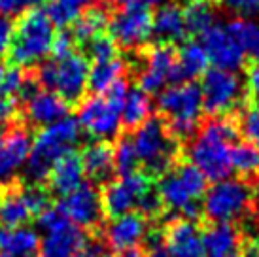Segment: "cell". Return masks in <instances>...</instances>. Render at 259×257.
<instances>
[{
	"mask_svg": "<svg viewBox=\"0 0 259 257\" xmlns=\"http://www.w3.org/2000/svg\"><path fill=\"white\" fill-rule=\"evenodd\" d=\"M70 108L72 106L59 95L46 91V89H38L36 93H32L21 104V115L32 128L50 127L53 123L65 119Z\"/></svg>",
	"mask_w": 259,
	"mask_h": 257,
	"instance_id": "obj_20",
	"label": "cell"
},
{
	"mask_svg": "<svg viewBox=\"0 0 259 257\" xmlns=\"http://www.w3.org/2000/svg\"><path fill=\"white\" fill-rule=\"evenodd\" d=\"M0 138H2V131H0Z\"/></svg>",
	"mask_w": 259,
	"mask_h": 257,
	"instance_id": "obj_53",
	"label": "cell"
},
{
	"mask_svg": "<svg viewBox=\"0 0 259 257\" xmlns=\"http://www.w3.org/2000/svg\"><path fill=\"white\" fill-rule=\"evenodd\" d=\"M32 142V127L23 115L6 125L0 138V186L15 180V172L29 159Z\"/></svg>",
	"mask_w": 259,
	"mask_h": 257,
	"instance_id": "obj_15",
	"label": "cell"
},
{
	"mask_svg": "<svg viewBox=\"0 0 259 257\" xmlns=\"http://www.w3.org/2000/svg\"><path fill=\"white\" fill-rule=\"evenodd\" d=\"M12 36H14V21L8 15H0V59L8 55Z\"/></svg>",
	"mask_w": 259,
	"mask_h": 257,
	"instance_id": "obj_42",
	"label": "cell"
},
{
	"mask_svg": "<svg viewBox=\"0 0 259 257\" xmlns=\"http://www.w3.org/2000/svg\"><path fill=\"white\" fill-rule=\"evenodd\" d=\"M123 76H129L127 59L115 57L106 63H93V66L89 68L87 89L93 95H104Z\"/></svg>",
	"mask_w": 259,
	"mask_h": 257,
	"instance_id": "obj_28",
	"label": "cell"
},
{
	"mask_svg": "<svg viewBox=\"0 0 259 257\" xmlns=\"http://www.w3.org/2000/svg\"><path fill=\"white\" fill-rule=\"evenodd\" d=\"M165 246L172 257H206L199 223L174 218L163 223Z\"/></svg>",
	"mask_w": 259,
	"mask_h": 257,
	"instance_id": "obj_19",
	"label": "cell"
},
{
	"mask_svg": "<svg viewBox=\"0 0 259 257\" xmlns=\"http://www.w3.org/2000/svg\"><path fill=\"white\" fill-rule=\"evenodd\" d=\"M79 51L85 55L87 61H93V63H106V61L119 57V48H117V44L114 42V38L108 32L93 38Z\"/></svg>",
	"mask_w": 259,
	"mask_h": 257,
	"instance_id": "obj_36",
	"label": "cell"
},
{
	"mask_svg": "<svg viewBox=\"0 0 259 257\" xmlns=\"http://www.w3.org/2000/svg\"><path fill=\"white\" fill-rule=\"evenodd\" d=\"M53 23L46 10L30 6L23 10L14 21V36L8 50V64L19 68H34L44 61L53 46Z\"/></svg>",
	"mask_w": 259,
	"mask_h": 257,
	"instance_id": "obj_3",
	"label": "cell"
},
{
	"mask_svg": "<svg viewBox=\"0 0 259 257\" xmlns=\"http://www.w3.org/2000/svg\"><path fill=\"white\" fill-rule=\"evenodd\" d=\"M135 59L129 63V74H133L138 89L144 93H157L159 89L172 81V74L178 61V46L174 44H148L133 53Z\"/></svg>",
	"mask_w": 259,
	"mask_h": 257,
	"instance_id": "obj_9",
	"label": "cell"
},
{
	"mask_svg": "<svg viewBox=\"0 0 259 257\" xmlns=\"http://www.w3.org/2000/svg\"><path fill=\"white\" fill-rule=\"evenodd\" d=\"M165 0H138V4H142L146 8H153V6H161Z\"/></svg>",
	"mask_w": 259,
	"mask_h": 257,
	"instance_id": "obj_49",
	"label": "cell"
},
{
	"mask_svg": "<svg viewBox=\"0 0 259 257\" xmlns=\"http://www.w3.org/2000/svg\"><path fill=\"white\" fill-rule=\"evenodd\" d=\"M202 38V48L208 55V61L216 68L222 70L235 72L238 68L246 66V55L240 50L237 40L229 34V30L222 27V25H212L206 32L201 34Z\"/></svg>",
	"mask_w": 259,
	"mask_h": 257,
	"instance_id": "obj_18",
	"label": "cell"
},
{
	"mask_svg": "<svg viewBox=\"0 0 259 257\" xmlns=\"http://www.w3.org/2000/svg\"><path fill=\"white\" fill-rule=\"evenodd\" d=\"M0 257H10V255H6V253H0Z\"/></svg>",
	"mask_w": 259,
	"mask_h": 257,
	"instance_id": "obj_52",
	"label": "cell"
},
{
	"mask_svg": "<svg viewBox=\"0 0 259 257\" xmlns=\"http://www.w3.org/2000/svg\"><path fill=\"white\" fill-rule=\"evenodd\" d=\"M129 135L131 133H121V135H117L114 142L115 174H119V176H127V174L137 172L140 168L137 150H135V144H133Z\"/></svg>",
	"mask_w": 259,
	"mask_h": 257,
	"instance_id": "obj_34",
	"label": "cell"
},
{
	"mask_svg": "<svg viewBox=\"0 0 259 257\" xmlns=\"http://www.w3.org/2000/svg\"><path fill=\"white\" fill-rule=\"evenodd\" d=\"M108 32L119 50L135 53L150 42V36L153 34V14L142 4L115 10L110 19Z\"/></svg>",
	"mask_w": 259,
	"mask_h": 257,
	"instance_id": "obj_12",
	"label": "cell"
},
{
	"mask_svg": "<svg viewBox=\"0 0 259 257\" xmlns=\"http://www.w3.org/2000/svg\"><path fill=\"white\" fill-rule=\"evenodd\" d=\"M144 257H172L170 251L166 250L165 244H157L151 248H144Z\"/></svg>",
	"mask_w": 259,
	"mask_h": 257,
	"instance_id": "obj_47",
	"label": "cell"
},
{
	"mask_svg": "<svg viewBox=\"0 0 259 257\" xmlns=\"http://www.w3.org/2000/svg\"><path fill=\"white\" fill-rule=\"evenodd\" d=\"M208 180L195 164L182 157L165 176L159 180V193L166 212H176L180 218L202 223V204Z\"/></svg>",
	"mask_w": 259,
	"mask_h": 257,
	"instance_id": "obj_2",
	"label": "cell"
},
{
	"mask_svg": "<svg viewBox=\"0 0 259 257\" xmlns=\"http://www.w3.org/2000/svg\"><path fill=\"white\" fill-rule=\"evenodd\" d=\"M21 193L32 216L44 214L53 204V195L46 184H29L21 180Z\"/></svg>",
	"mask_w": 259,
	"mask_h": 257,
	"instance_id": "obj_35",
	"label": "cell"
},
{
	"mask_svg": "<svg viewBox=\"0 0 259 257\" xmlns=\"http://www.w3.org/2000/svg\"><path fill=\"white\" fill-rule=\"evenodd\" d=\"M151 117V99L142 89H131L121 110L123 133H135Z\"/></svg>",
	"mask_w": 259,
	"mask_h": 257,
	"instance_id": "obj_29",
	"label": "cell"
},
{
	"mask_svg": "<svg viewBox=\"0 0 259 257\" xmlns=\"http://www.w3.org/2000/svg\"><path fill=\"white\" fill-rule=\"evenodd\" d=\"M148 229H150V222L144 216L138 212H129L115 220H108V223H104L101 235L97 236H101L106 248L115 253H121L129 248L140 246Z\"/></svg>",
	"mask_w": 259,
	"mask_h": 257,
	"instance_id": "obj_17",
	"label": "cell"
},
{
	"mask_svg": "<svg viewBox=\"0 0 259 257\" xmlns=\"http://www.w3.org/2000/svg\"><path fill=\"white\" fill-rule=\"evenodd\" d=\"M201 91L206 117L237 114L248 104V95L237 74L216 66L202 74Z\"/></svg>",
	"mask_w": 259,
	"mask_h": 257,
	"instance_id": "obj_10",
	"label": "cell"
},
{
	"mask_svg": "<svg viewBox=\"0 0 259 257\" xmlns=\"http://www.w3.org/2000/svg\"><path fill=\"white\" fill-rule=\"evenodd\" d=\"M79 127L87 131V135L97 140L117 138L121 131V110L115 108L104 95L85 97L78 106Z\"/></svg>",
	"mask_w": 259,
	"mask_h": 257,
	"instance_id": "obj_16",
	"label": "cell"
},
{
	"mask_svg": "<svg viewBox=\"0 0 259 257\" xmlns=\"http://www.w3.org/2000/svg\"><path fill=\"white\" fill-rule=\"evenodd\" d=\"M38 248H40V236L36 231L30 227H17L8 229L2 253L10 257H34Z\"/></svg>",
	"mask_w": 259,
	"mask_h": 257,
	"instance_id": "obj_32",
	"label": "cell"
},
{
	"mask_svg": "<svg viewBox=\"0 0 259 257\" xmlns=\"http://www.w3.org/2000/svg\"><path fill=\"white\" fill-rule=\"evenodd\" d=\"M216 4L218 0H187L186 6L182 8L187 34L201 36L214 25Z\"/></svg>",
	"mask_w": 259,
	"mask_h": 257,
	"instance_id": "obj_30",
	"label": "cell"
},
{
	"mask_svg": "<svg viewBox=\"0 0 259 257\" xmlns=\"http://www.w3.org/2000/svg\"><path fill=\"white\" fill-rule=\"evenodd\" d=\"M34 216L30 214L21 193V180L15 178L10 184L0 186V227H25Z\"/></svg>",
	"mask_w": 259,
	"mask_h": 257,
	"instance_id": "obj_25",
	"label": "cell"
},
{
	"mask_svg": "<svg viewBox=\"0 0 259 257\" xmlns=\"http://www.w3.org/2000/svg\"><path fill=\"white\" fill-rule=\"evenodd\" d=\"M153 34L157 42L163 44H184L187 38L184 12L178 4H163L153 14Z\"/></svg>",
	"mask_w": 259,
	"mask_h": 257,
	"instance_id": "obj_26",
	"label": "cell"
},
{
	"mask_svg": "<svg viewBox=\"0 0 259 257\" xmlns=\"http://www.w3.org/2000/svg\"><path fill=\"white\" fill-rule=\"evenodd\" d=\"M30 6H32V0H0V15H19L23 10Z\"/></svg>",
	"mask_w": 259,
	"mask_h": 257,
	"instance_id": "obj_45",
	"label": "cell"
},
{
	"mask_svg": "<svg viewBox=\"0 0 259 257\" xmlns=\"http://www.w3.org/2000/svg\"><path fill=\"white\" fill-rule=\"evenodd\" d=\"M27 79V72L14 64H0V95L15 99L19 97Z\"/></svg>",
	"mask_w": 259,
	"mask_h": 257,
	"instance_id": "obj_37",
	"label": "cell"
},
{
	"mask_svg": "<svg viewBox=\"0 0 259 257\" xmlns=\"http://www.w3.org/2000/svg\"><path fill=\"white\" fill-rule=\"evenodd\" d=\"M153 184H155V180L150 178L142 170L131 172L127 176H119V178H114L110 180L108 184H104L101 187V200L106 222L137 210L140 197Z\"/></svg>",
	"mask_w": 259,
	"mask_h": 257,
	"instance_id": "obj_13",
	"label": "cell"
},
{
	"mask_svg": "<svg viewBox=\"0 0 259 257\" xmlns=\"http://www.w3.org/2000/svg\"><path fill=\"white\" fill-rule=\"evenodd\" d=\"M157 115L163 117L170 135L186 146L201 127L202 91L195 81H186L161 91L157 99Z\"/></svg>",
	"mask_w": 259,
	"mask_h": 257,
	"instance_id": "obj_6",
	"label": "cell"
},
{
	"mask_svg": "<svg viewBox=\"0 0 259 257\" xmlns=\"http://www.w3.org/2000/svg\"><path fill=\"white\" fill-rule=\"evenodd\" d=\"M231 164L242 180H248L252 184L259 182V148L255 144L248 140L235 142L231 148Z\"/></svg>",
	"mask_w": 259,
	"mask_h": 257,
	"instance_id": "obj_31",
	"label": "cell"
},
{
	"mask_svg": "<svg viewBox=\"0 0 259 257\" xmlns=\"http://www.w3.org/2000/svg\"><path fill=\"white\" fill-rule=\"evenodd\" d=\"M229 30V34L237 40L240 46V50L244 51L246 57H250V61L259 63V25L242 17H237L229 21V25L225 27Z\"/></svg>",
	"mask_w": 259,
	"mask_h": 257,
	"instance_id": "obj_33",
	"label": "cell"
},
{
	"mask_svg": "<svg viewBox=\"0 0 259 257\" xmlns=\"http://www.w3.org/2000/svg\"><path fill=\"white\" fill-rule=\"evenodd\" d=\"M218 2L242 15H252L259 12V0H218Z\"/></svg>",
	"mask_w": 259,
	"mask_h": 257,
	"instance_id": "obj_43",
	"label": "cell"
},
{
	"mask_svg": "<svg viewBox=\"0 0 259 257\" xmlns=\"http://www.w3.org/2000/svg\"><path fill=\"white\" fill-rule=\"evenodd\" d=\"M246 95L250 104L259 106V63L250 61L246 63Z\"/></svg>",
	"mask_w": 259,
	"mask_h": 257,
	"instance_id": "obj_40",
	"label": "cell"
},
{
	"mask_svg": "<svg viewBox=\"0 0 259 257\" xmlns=\"http://www.w3.org/2000/svg\"><path fill=\"white\" fill-rule=\"evenodd\" d=\"M114 6L110 4V0H101L93 6H87L83 12H79L76 21L68 27L72 34L76 48L81 50L85 44H89L93 38L101 34H106L110 27V19L114 15Z\"/></svg>",
	"mask_w": 259,
	"mask_h": 257,
	"instance_id": "obj_21",
	"label": "cell"
},
{
	"mask_svg": "<svg viewBox=\"0 0 259 257\" xmlns=\"http://www.w3.org/2000/svg\"><path fill=\"white\" fill-rule=\"evenodd\" d=\"M257 199V184L242 178H225L206 189L202 199V222L233 223L244 218Z\"/></svg>",
	"mask_w": 259,
	"mask_h": 257,
	"instance_id": "obj_8",
	"label": "cell"
},
{
	"mask_svg": "<svg viewBox=\"0 0 259 257\" xmlns=\"http://www.w3.org/2000/svg\"><path fill=\"white\" fill-rule=\"evenodd\" d=\"M38 223L46 233L42 257H78L87 242V235L74 225L55 206L38 216Z\"/></svg>",
	"mask_w": 259,
	"mask_h": 257,
	"instance_id": "obj_11",
	"label": "cell"
},
{
	"mask_svg": "<svg viewBox=\"0 0 259 257\" xmlns=\"http://www.w3.org/2000/svg\"><path fill=\"white\" fill-rule=\"evenodd\" d=\"M21 115V106L15 99H10V97H2L0 95V123L4 125H10V123L17 119Z\"/></svg>",
	"mask_w": 259,
	"mask_h": 257,
	"instance_id": "obj_41",
	"label": "cell"
},
{
	"mask_svg": "<svg viewBox=\"0 0 259 257\" xmlns=\"http://www.w3.org/2000/svg\"><path fill=\"white\" fill-rule=\"evenodd\" d=\"M74 51H78L76 48V42H74L72 34L68 29H61L53 38V46H51V53H53V59H63L66 55H70Z\"/></svg>",
	"mask_w": 259,
	"mask_h": 257,
	"instance_id": "obj_39",
	"label": "cell"
},
{
	"mask_svg": "<svg viewBox=\"0 0 259 257\" xmlns=\"http://www.w3.org/2000/svg\"><path fill=\"white\" fill-rule=\"evenodd\" d=\"M83 172L87 178H91L95 186H104L110 180H114L115 164H114V144L108 140H97L83 146L79 153Z\"/></svg>",
	"mask_w": 259,
	"mask_h": 257,
	"instance_id": "obj_22",
	"label": "cell"
},
{
	"mask_svg": "<svg viewBox=\"0 0 259 257\" xmlns=\"http://www.w3.org/2000/svg\"><path fill=\"white\" fill-rule=\"evenodd\" d=\"M253 212H255V218H257V222H259V197L255 199V202H253V208H252Z\"/></svg>",
	"mask_w": 259,
	"mask_h": 257,
	"instance_id": "obj_50",
	"label": "cell"
},
{
	"mask_svg": "<svg viewBox=\"0 0 259 257\" xmlns=\"http://www.w3.org/2000/svg\"><path fill=\"white\" fill-rule=\"evenodd\" d=\"M78 257H108L106 244L102 242L101 236H93L91 240H87L83 250L79 251Z\"/></svg>",
	"mask_w": 259,
	"mask_h": 257,
	"instance_id": "obj_44",
	"label": "cell"
},
{
	"mask_svg": "<svg viewBox=\"0 0 259 257\" xmlns=\"http://www.w3.org/2000/svg\"><path fill=\"white\" fill-rule=\"evenodd\" d=\"M238 128L240 135L244 136L248 142L255 144L259 148V106L257 104H246L240 112H237Z\"/></svg>",
	"mask_w": 259,
	"mask_h": 257,
	"instance_id": "obj_38",
	"label": "cell"
},
{
	"mask_svg": "<svg viewBox=\"0 0 259 257\" xmlns=\"http://www.w3.org/2000/svg\"><path fill=\"white\" fill-rule=\"evenodd\" d=\"M238 128L237 114L204 117L197 135L184 146V157L206 176L210 182H222L233 172L231 144L237 142Z\"/></svg>",
	"mask_w": 259,
	"mask_h": 257,
	"instance_id": "obj_1",
	"label": "cell"
},
{
	"mask_svg": "<svg viewBox=\"0 0 259 257\" xmlns=\"http://www.w3.org/2000/svg\"><path fill=\"white\" fill-rule=\"evenodd\" d=\"M257 191H259V182H257Z\"/></svg>",
	"mask_w": 259,
	"mask_h": 257,
	"instance_id": "obj_54",
	"label": "cell"
},
{
	"mask_svg": "<svg viewBox=\"0 0 259 257\" xmlns=\"http://www.w3.org/2000/svg\"><path fill=\"white\" fill-rule=\"evenodd\" d=\"M202 242L206 257H235L242 244V233L235 223L202 222Z\"/></svg>",
	"mask_w": 259,
	"mask_h": 257,
	"instance_id": "obj_23",
	"label": "cell"
},
{
	"mask_svg": "<svg viewBox=\"0 0 259 257\" xmlns=\"http://www.w3.org/2000/svg\"><path fill=\"white\" fill-rule=\"evenodd\" d=\"M238 257H259V238L257 236H242V244L238 250Z\"/></svg>",
	"mask_w": 259,
	"mask_h": 257,
	"instance_id": "obj_46",
	"label": "cell"
},
{
	"mask_svg": "<svg viewBox=\"0 0 259 257\" xmlns=\"http://www.w3.org/2000/svg\"><path fill=\"white\" fill-rule=\"evenodd\" d=\"M55 208L74 225H78L81 231H87L91 236L101 235L102 227L106 223V216L102 210L101 189L91 184H83L76 191L66 195Z\"/></svg>",
	"mask_w": 259,
	"mask_h": 257,
	"instance_id": "obj_14",
	"label": "cell"
},
{
	"mask_svg": "<svg viewBox=\"0 0 259 257\" xmlns=\"http://www.w3.org/2000/svg\"><path fill=\"white\" fill-rule=\"evenodd\" d=\"M42 2H50V0H32V6L34 4H42Z\"/></svg>",
	"mask_w": 259,
	"mask_h": 257,
	"instance_id": "obj_51",
	"label": "cell"
},
{
	"mask_svg": "<svg viewBox=\"0 0 259 257\" xmlns=\"http://www.w3.org/2000/svg\"><path fill=\"white\" fill-rule=\"evenodd\" d=\"M110 4L114 6V10H123V8H127V6L138 4V0H110Z\"/></svg>",
	"mask_w": 259,
	"mask_h": 257,
	"instance_id": "obj_48",
	"label": "cell"
},
{
	"mask_svg": "<svg viewBox=\"0 0 259 257\" xmlns=\"http://www.w3.org/2000/svg\"><path fill=\"white\" fill-rule=\"evenodd\" d=\"M89 68L91 66L85 55L81 51H74L63 59L42 61L30 68V74L40 89L59 95L70 106H78L85 99Z\"/></svg>",
	"mask_w": 259,
	"mask_h": 257,
	"instance_id": "obj_7",
	"label": "cell"
},
{
	"mask_svg": "<svg viewBox=\"0 0 259 257\" xmlns=\"http://www.w3.org/2000/svg\"><path fill=\"white\" fill-rule=\"evenodd\" d=\"M208 55L202 44L184 42L182 48H178V61L172 74V81L176 83L193 81L195 78H199L208 70Z\"/></svg>",
	"mask_w": 259,
	"mask_h": 257,
	"instance_id": "obj_27",
	"label": "cell"
},
{
	"mask_svg": "<svg viewBox=\"0 0 259 257\" xmlns=\"http://www.w3.org/2000/svg\"><path fill=\"white\" fill-rule=\"evenodd\" d=\"M140 168L150 178H161L184 157L182 146L166 127L161 115H151L133 135Z\"/></svg>",
	"mask_w": 259,
	"mask_h": 257,
	"instance_id": "obj_5",
	"label": "cell"
},
{
	"mask_svg": "<svg viewBox=\"0 0 259 257\" xmlns=\"http://www.w3.org/2000/svg\"><path fill=\"white\" fill-rule=\"evenodd\" d=\"M83 176H85V172H83L79 153L70 151L53 164L50 176H48V189L53 197L65 199L66 195H70L78 187L83 186Z\"/></svg>",
	"mask_w": 259,
	"mask_h": 257,
	"instance_id": "obj_24",
	"label": "cell"
},
{
	"mask_svg": "<svg viewBox=\"0 0 259 257\" xmlns=\"http://www.w3.org/2000/svg\"><path fill=\"white\" fill-rule=\"evenodd\" d=\"M78 140L79 123L74 117H65L50 127H44L32 142V150L25 166V176L21 180L29 184H44L53 164L63 155L74 151Z\"/></svg>",
	"mask_w": 259,
	"mask_h": 257,
	"instance_id": "obj_4",
	"label": "cell"
}]
</instances>
